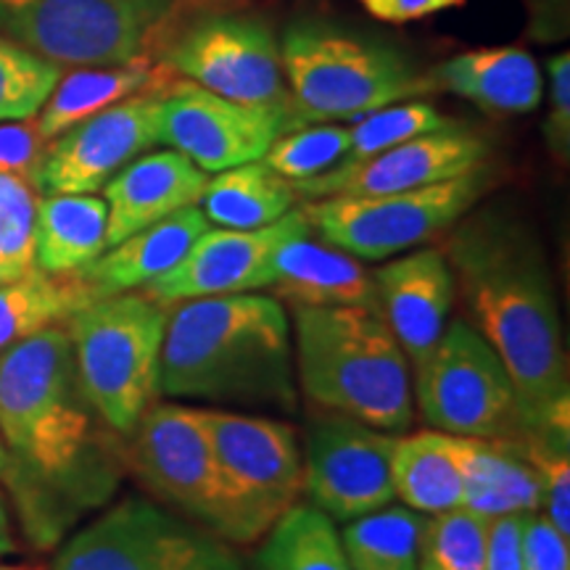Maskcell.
Returning a JSON list of instances; mask_svg holds the SVG:
<instances>
[{"label":"cell","instance_id":"obj_1","mask_svg":"<svg viewBox=\"0 0 570 570\" xmlns=\"http://www.w3.org/2000/svg\"><path fill=\"white\" fill-rule=\"evenodd\" d=\"M444 256L473 327L508 367L523 439L568 436L570 370L558 296L539 240L518 219L481 212L454 223Z\"/></svg>","mask_w":570,"mask_h":570},{"label":"cell","instance_id":"obj_2","mask_svg":"<svg viewBox=\"0 0 570 570\" xmlns=\"http://www.w3.org/2000/svg\"><path fill=\"white\" fill-rule=\"evenodd\" d=\"M159 394L223 410L294 412V336L285 306L259 291L169 306Z\"/></svg>","mask_w":570,"mask_h":570},{"label":"cell","instance_id":"obj_3","mask_svg":"<svg viewBox=\"0 0 570 570\" xmlns=\"http://www.w3.org/2000/svg\"><path fill=\"white\" fill-rule=\"evenodd\" d=\"M296 386L327 412L389 433L415 420L412 367L370 306H291Z\"/></svg>","mask_w":570,"mask_h":570},{"label":"cell","instance_id":"obj_4","mask_svg":"<svg viewBox=\"0 0 570 570\" xmlns=\"http://www.w3.org/2000/svg\"><path fill=\"white\" fill-rule=\"evenodd\" d=\"M92 417L63 325L0 352V441L19 475L38 487L75 481L92 446Z\"/></svg>","mask_w":570,"mask_h":570},{"label":"cell","instance_id":"obj_5","mask_svg":"<svg viewBox=\"0 0 570 570\" xmlns=\"http://www.w3.org/2000/svg\"><path fill=\"white\" fill-rule=\"evenodd\" d=\"M281 61L302 127L360 119L433 90L431 77L396 48L315 21L285 30Z\"/></svg>","mask_w":570,"mask_h":570},{"label":"cell","instance_id":"obj_6","mask_svg":"<svg viewBox=\"0 0 570 570\" xmlns=\"http://www.w3.org/2000/svg\"><path fill=\"white\" fill-rule=\"evenodd\" d=\"M167 317V304L127 291L92 298L63 325L90 407L122 436H130L159 396Z\"/></svg>","mask_w":570,"mask_h":570},{"label":"cell","instance_id":"obj_7","mask_svg":"<svg viewBox=\"0 0 570 570\" xmlns=\"http://www.w3.org/2000/svg\"><path fill=\"white\" fill-rule=\"evenodd\" d=\"M132 465L169 510L233 547L254 544L269 523L235 491L214 454L198 407L151 404L130 433Z\"/></svg>","mask_w":570,"mask_h":570},{"label":"cell","instance_id":"obj_8","mask_svg":"<svg viewBox=\"0 0 570 570\" xmlns=\"http://www.w3.org/2000/svg\"><path fill=\"white\" fill-rule=\"evenodd\" d=\"M175 0H0V35L56 67L142 63Z\"/></svg>","mask_w":570,"mask_h":570},{"label":"cell","instance_id":"obj_9","mask_svg":"<svg viewBox=\"0 0 570 570\" xmlns=\"http://www.w3.org/2000/svg\"><path fill=\"white\" fill-rule=\"evenodd\" d=\"M412 402L431 431L465 439H523L510 373L468 320H449L412 367Z\"/></svg>","mask_w":570,"mask_h":570},{"label":"cell","instance_id":"obj_10","mask_svg":"<svg viewBox=\"0 0 570 570\" xmlns=\"http://www.w3.org/2000/svg\"><path fill=\"white\" fill-rule=\"evenodd\" d=\"M489 188L487 167L381 196H331L302 206L306 223L325 244L365 262H383L412 252L425 240L452 230Z\"/></svg>","mask_w":570,"mask_h":570},{"label":"cell","instance_id":"obj_11","mask_svg":"<svg viewBox=\"0 0 570 570\" xmlns=\"http://www.w3.org/2000/svg\"><path fill=\"white\" fill-rule=\"evenodd\" d=\"M51 570H244V560L194 520L127 497L71 533Z\"/></svg>","mask_w":570,"mask_h":570},{"label":"cell","instance_id":"obj_12","mask_svg":"<svg viewBox=\"0 0 570 570\" xmlns=\"http://www.w3.org/2000/svg\"><path fill=\"white\" fill-rule=\"evenodd\" d=\"M164 67L227 101L281 109L296 119L281 42L262 19L240 13L198 19L164 51Z\"/></svg>","mask_w":570,"mask_h":570},{"label":"cell","instance_id":"obj_13","mask_svg":"<svg viewBox=\"0 0 570 570\" xmlns=\"http://www.w3.org/2000/svg\"><path fill=\"white\" fill-rule=\"evenodd\" d=\"M399 433L327 412L312 423L304 444V494L336 523L394 502L391 458Z\"/></svg>","mask_w":570,"mask_h":570},{"label":"cell","instance_id":"obj_14","mask_svg":"<svg viewBox=\"0 0 570 570\" xmlns=\"http://www.w3.org/2000/svg\"><path fill=\"white\" fill-rule=\"evenodd\" d=\"M296 127L288 111L227 101L194 82L161 92L159 142L188 156L206 175L265 159L269 146Z\"/></svg>","mask_w":570,"mask_h":570},{"label":"cell","instance_id":"obj_15","mask_svg":"<svg viewBox=\"0 0 570 570\" xmlns=\"http://www.w3.org/2000/svg\"><path fill=\"white\" fill-rule=\"evenodd\" d=\"M146 90L92 114L48 142L32 188L42 196L96 194L119 169L154 148L159 142L161 92Z\"/></svg>","mask_w":570,"mask_h":570},{"label":"cell","instance_id":"obj_16","mask_svg":"<svg viewBox=\"0 0 570 570\" xmlns=\"http://www.w3.org/2000/svg\"><path fill=\"white\" fill-rule=\"evenodd\" d=\"M202 417L235 491L273 525L304 494V449L296 431L252 412L202 410Z\"/></svg>","mask_w":570,"mask_h":570},{"label":"cell","instance_id":"obj_17","mask_svg":"<svg viewBox=\"0 0 570 570\" xmlns=\"http://www.w3.org/2000/svg\"><path fill=\"white\" fill-rule=\"evenodd\" d=\"M309 230L312 227L302 209L288 212L277 223L256 227V230L209 227L198 235L173 269L142 285L140 291L167 306L190 302V298L265 291L277 248L288 238Z\"/></svg>","mask_w":570,"mask_h":570},{"label":"cell","instance_id":"obj_18","mask_svg":"<svg viewBox=\"0 0 570 570\" xmlns=\"http://www.w3.org/2000/svg\"><path fill=\"white\" fill-rule=\"evenodd\" d=\"M487 140L452 125L446 130L417 135L362 161L336 164L323 175L294 183V190L304 202L331 196L402 194L487 167Z\"/></svg>","mask_w":570,"mask_h":570},{"label":"cell","instance_id":"obj_19","mask_svg":"<svg viewBox=\"0 0 570 570\" xmlns=\"http://www.w3.org/2000/svg\"><path fill=\"white\" fill-rule=\"evenodd\" d=\"M375 277L377 309L415 367L436 346L458 298L454 275L441 248H412L383 265Z\"/></svg>","mask_w":570,"mask_h":570},{"label":"cell","instance_id":"obj_20","mask_svg":"<svg viewBox=\"0 0 570 570\" xmlns=\"http://www.w3.org/2000/svg\"><path fill=\"white\" fill-rule=\"evenodd\" d=\"M209 175L175 148L140 154L104 185L106 248L169 214L202 202Z\"/></svg>","mask_w":570,"mask_h":570},{"label":"cell","instance_id":"obj_21","mask_svg":"<svg viewBox=\"0 0 570 570\" xmlns=\"http://www.w3.org/2000/svg\"><path fill=\"white\" fill-rule=\"evenodd\" d=\"M267 291L277 302H288L291 306L377 309L375 277L360 265L356 256L312 238V230L288 238L277 248Z\"/></svg>","mask_w":570,"mask_h":570},{"label":"cell","instance_id":"obj_22","mask_svg":"<svg viewBox=\"0 0 570 570\" xmlns=\"http://www.w3.org/2000/svg\"><path fill=\"white\" fill-rule=\"evenodd\" d=\"M212 227L202 206H185L159 223L127 235L125 240L106 248L96 262L77 273L92 296H114L140 291L183 259L198 235Z\"/></svg>","mask_w":570,"mask_h":570},{"label":"cell","instance_id":"obj_23","mask_svg":"<svg viewBox=\"0 0 570 570\" xmlns=\"http://www.w3.org/2000/svg\"><path fill=\"white\" fill-rule=\"evenodd\" d=\"M433 88H444L489 114H531L544 96L537 59L520 48H483L439 63Z\"/></svg>","mask_w":570,"mask_h":570},{"label":"cell","instance_id":"obj_24","mask_svg":"<svg viewBox=\"0 0 570 570\" xmlns=\"http://www.w3.org/2000/svg\"><path fill=\"white\" fill-rule=\"evenodd\" d=\"M452 449L465 483V508L489 518L539 512L541 491L537 473L515 441L452 436Z\"/></svg>","mask_w":570,"mask_h":570},{"label":"cell","instance_id":"obj_25","mask_svg":"<svg viewBox=\"0 0 570 570\" xmlns=\"http://www.w3.org/2000/svg\"><path fill=\"white\" fill-rule=\"evenodd\" d=\"M109 209L96 194H48L35 214V267L77 275L106 252Z\"/></svg>","mask_w":570,"mask_h":570},{"label":"cell","instance_id":"obj_26","mask_svg":"<svg viewBox=\"0 0 570 570\" xmlns=\"http://www.w3.org/2000/svg\"><path fill=\"white\" fill-rule=\"evenodd\" d=\"M394 499L404 508L433 515L454 508H465V483L452 436L439 431L399 433L391 458Z\"/></svg>","mask_w":570,"mask_h":570},{"label":"cell","instance_id":"obj_27","mask_svg":"<svg viewBox=\"0 0 570 570\" xmlns=\"http://www.w3.org/2000/svg\"><path fill=\"white\" fill-rule=\"evenodd\" d=\"M296 202L294 183L259 159L209 177L198 206L212 225L256 230L294 212Z\"/></svg>","mask_w":570,"mask_h":570},{"label":"cell","instance_id":"obj_28","mask_svg":"<svg viewBox=\"0 0 570 570\" xmlns=\"http://www.w3.org/2000/svg\"><path fill=\"white\" fill-rule=\"evenodd\" d=\"M151 85V69L146 63L125 67H77L61 75L56 88L35 117V130L46 142L59 138L92 114L125 101Z\"/></svg>","mask_w":570,"mask_h":570},{"label":"cell","instance_id":"obj_29","mask_svg":"<svg viewBox=\"0 0 570 570\" xmlns=\"http://www.w3.org/2000/svg\"><path fill=\"white\" fill-rule=\"evenodd\" d=\"M92 298L80 275H48L38 267L0 285V352L46 327L67 325Z\"/></svg>","mask_w":570,"mask_h":570},{"label":"cell","instance_id":"obj_30","mask_svg":"<svg viewBox=\"0 0 570 570\" xmlns=\"http://www.w3.org/2000/svg\"><path fill=\"white\" fill-rule=\"evenodd\" d=\"M262 539L259 570H352L336 520L312 502L291 504Z\"/></svg>","mask_w":570,"mask_h":570},{"label":"cell","instance_id":"obj_31","mask_svg":"<svg viewBox=\"0 0 570 570\" xmlns=\"http://www.w3.org/2000/svg\"><path fill=\"white\" fill-rule=\"evenodd\" d=\"M423 512L404 504L367 512L344 523L341 541L352 570H417Z\"/></svg>","mask_w":570,"mask_h":570},{"label":"cell","instance_id":"obj_32","mask_svg":"<svg viewBox=\"0 0 570 570\" xmlns=\"http://www.w3.org/2000/svg\"><path fill=\"white\" fill-rule=\"evenodd\" d=\"M491 518L454 508L425 515L417 544V570H487Z\"/></svg>","mask_w":570,"mask_h":570},{"label":"cell","instance_id":"obj_33","mask_svg":"<svg viewBox=\"0 0 570 570\" xmlns=\"http://www.w3.org/2000/svg\"><path fill=\"white\" fill-rule=\"evenodd\" d=\"M454 122L444 117L436 106L425 101H402L383 106V109L370 111L356 119L354 127H348V151L341 164L362 161L367 156H375L386 148H394L399 142L417 138V135L446 130Z\"/></svg>","mask_w":570,"mask_h":570},{"label":"cell","instance_id":"obj_34","mask_svg":"<svg viewBox=\"0 0 570 570\" xmlns=\"http://www.w3.org/2000/svg\"><path fill=\"white\" fill-rule=\"evenodd\" d=\"M61 77V67L0 35V122L35 119Z\"/></svg>","mask_w":570,"mask_h":570},{"label":"cell","instance_id":"obj_35","mask_svg":"<svg viewBox=\"0 0 570 570\" xmlns=\"http://www.w3.org/2000/svg\"><path fill=\"white\" fill-rule=\"evenodd\" d=\"M348 140H352L348 138V127L333 122L304 125L291 132H283L269 146V151L262 161L291 183L309 180V177L323 175L331 167L344 161Z\"/></svg>","mask_w":570,"mask_h":570},{"label":"cell","instance_id":"obj_36","mask_svg":"<svg viewBox=\"0 0 570 570\" xmlns=\"http://www.w3.org/2000/svg\"><path fill=\"white\" fill-rule=\"evenodd\" d=\"M523 458L531 462L537 473L541 508L539 512L570 539V460L568 436H529L512 439Z\"/></svg>","mask_w":570,"mask_h":570},{"label":"cell","instance_id":"obj_37","mask_svg":"<svg viewBox=\"0 0 570 570\" xmlns=\"http://www.w3.org/2000/svg\"><path fill=\"white\" fill-rule=\"evenodd\" d=\"M38 196L27 180L0 175V256L21 269L35 267Z\"/></svg>","mask_w":570,"mask_h":570},{"label":"cell","instance_id":"obj_38","mask_svg":"<svg viewBox=\"0 0 570 570\" xmlns=\"http://www.w3.org/2000/svg\"><path fill=\"white\" fill-rule=\"evenodd\" d=\"M46 146L48 142L35 130L32 119L0 122V175L21 177L32 185V175Z\"/></svg>","mask_w":570,"mask_h":570},{"label":"cell","instance_id":"obj_39","mask_svg":"<svg viewBox=\"0 0 570 570\" xmlns=\"http://www.w3.org/2000/svg\"><path fill=\"white\" fill-rule=\"evenodd\" d=\"M544 140L558 161L570 154V56L562 51L550 61V114H547Z\"/></svg>","mask_w":570,"mask_h":570},{"label":"cell","instance_id":"obj_40","mask_svg":"<svg viewBox=\"0 0 570 570\" xmlns=\"http://www.w3.org/2000/svg\"><path fill=\"white\" fill-rule=\"evenodd\" d=\"M523 560L525 570H570L568 537H562L541 512L525 515Z\"/></svg>","mask_w":570,"mask_h":570},{"label":"cell","instance_id":"obj_41","mask_svg":"<svg viewBox=\"0 0 570 570\" xmlns=\"http://www.w3.org/2000/svg\"><path fill=\"white\" fill-rule=\"evenodd\" d=\"M523 525L525 515L491 518L487 570H525Z\"/></svg>","mask_w":570,"mask_h":570},{"label":"cell","instance_id":"obj_42","mask_svg":"<svg viewBox=\"0 0 570 570\" xmlns=\"http://www.w3.org/2000/svg\"><path fill=\"white\" fill-rule=\"evenodd\" d=\"M360 3L370 17L391 21V24H404V21L425 19L433 17V13L454 9L462 0H360Z\"/></svg>","mask_w":570,"mask_h":570},{"label":"cell","instance_id":"obj_43","mask_svg":"<svg viewBox=\"0 0 570 570\" xmlns=\"http://www.w3.org/2000/svg\"><path fill=\"white\" fill-rule=\"evenodd\" d=\"M533 6V35L537 38H544V40H554L558 35H554V27H552V17H550V9L554 13V19L560 21L562 27L568 30V0H531Z\"/></svg>","mask_w":570,"mask_h":570},{"label":"cell","instance_id":"obj_44","mask_svg":"<svg viewBox=\"0 0 570 570\" xmlns=\"http://www.w3.org/2000/svg\"><path fill=\"white\" fill-rule=\"evenodd\" d=\"M19 550L17 537H13V525H11V510L9 502H6L3 491H0V558L3 554H13Z\"/></svg>","mask_w":570,"mask_h":570},{"label":"cell","instance_id":"obj_45","mask_svg":"<svg viewBox=\"0 0 570 570\" xmlns=\"http://www.w3.org/2000/svg\"><path fill=\"white\" fill-rule=\"evenodd\" d=\"M24 273H30V269H21V267L11 265V262H6L3 256H0V285L17 281V277H21Z\"/></svg>","mask_w":570,"mask_h":570},{"label":"cell","instance_id":"obj_46","mask_svg":"<svg viewBox=\"0 0 570 570\" xmlns=\"http://www.w3.org/2000/svg\"><path fill=\"white\" fill-rule=\"evenodd\" d=\"M0 481H6V483L13 481V465H11L9 452H6L3 441H0Z\"/></svg>","mask_w":570,"mask_h":570},{"label":"cell","instance_id":"obj_47","mask_svg":"<svg viewBox=\"0 0 570 570\" xmlns=\"http://www.w3.org/2000/svg\"><path fill=\"white\" fill-rule=\"evenodd\" d=\"M0 570H46L40 566H0Z\"/></svg>","mask_w":570,"mask_h":570}]
</instances>
